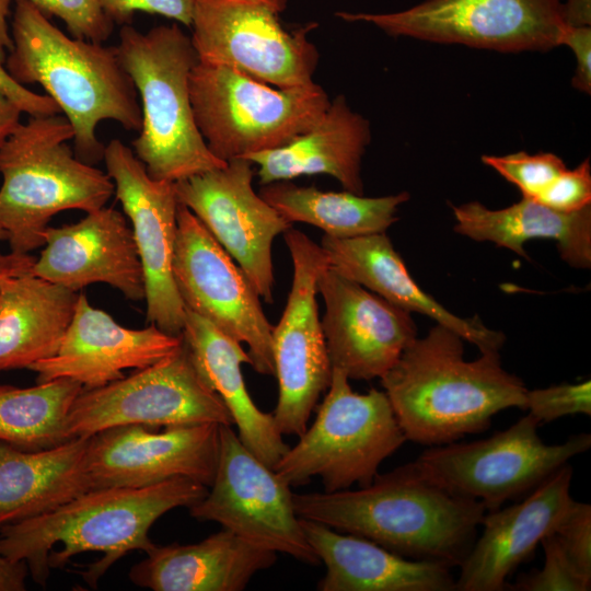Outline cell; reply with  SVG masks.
<instances>
[{
    "mask_svg": "<svg viewBox=\"0 0 591 591\" xmlns=\"http://www.w3.org/2000/svg\"><path fill=\"white\" fill-rule=\"evenodd\" d=\"M463 341L437 324L381 378L407 440L442 445L486 430L501 410H525L528 389L502 367L499 351L467 361Z\"/></svg>",
    "mask_w": 591,
    "mask_h": 591,
    "instance_id": "1",
    "label": "cell"
},
{
    "mask_svg": "<svg viewBox=\"0 0 591 591\" xmlns=\"http://www.w3.org/2000/svg\"><path fill=\"white\" fill-rule=\"evenodd\" d=\"M208 487L185 477L155 485L92 488L53 511L0 528V553L25 561L32 579L46 586L50 569H60L73 556L102 552L100 561L82 573L96 587L117 560L132 551L149 553L157 544L149 530L164 513L189 508Z\"/></svg>",
    "mask_w": 591,
    "mask_h": 591,
    "instance_id": "2",
    "label": "cell"
},
{
    "mask_svg": "<svg viewBox=\"0 0 591 591\" xmlns=\"http://www.w3.org/2000/svg\"><path fill=\"white\" fill-rule=\"evenodd\" d=\"M300 519L370 540L403 557L460 566L486 513L477 500L419 476L409 463L357 490L293 494Z\"/></svg>",
    "mask_w": 591,
    "mask_h": 591,
    "instance_id": "3",
    "label": "cell"
},
{
    "mask_svg": "<svg viewBox=\"0 0 591 591\" xmlns=\"http://www.w3.org/2000/svg\"><path fill=\"white\" fill-rule=\"evenodd\" d=\"M11 37L5 69L24 85H42L56 102L72 126L78 159L90 164L103 159L105 147L96 136L103 120L140 130L138 93L115 46L67 36L31 0H14Z\"/></svg>",
    "mask_w": 591,
    "mask_h": 591,
    "instance_id": "4",
    "label": "cell"
},
{
    "mask_svg": "<svg viewBox=\"0 0 591 591\" xmlns=\"http://www.w3.org/2000/svg\"><path fill=\"white\" fill-rule=\"evenodd\" d=\"M115 48L140 99L141 128L131 144L149 176L176 183L225 166L195 121L189 76L198 58L190 37L175 23L147 33L128 24Z\"/></svg>",
    "mask_w": 591,
    "mask_h": 591,
    "instance_id": "5",
    "label": "cell"
},
{
    "mask_svg": "<svg viewBox=\"0 0 591 591\" xmlns=\"http://www.w3.org/2000/svg\"><path fill=\"white\" fill-rule=\"evenodd\" d=\"M69 120L31 117L0 148V227L11 252L28 254L45 244L50 219L63 210L85 213L105 207L115 186L107 173L77 158L67 143Z\"/></svg>",
    "mask_w": 591,
    "mask_h": 591,
    "instance_id": "6",
    "label": "cell"
},
{
    "mask_svg": "<svg viewBox=\"0 0 591 591\" xmlns=\"http://www.w3.org/2000/svg\"><path fill=\"white\" fill-rule=\"evenodd\" d=\"M189 95L198 130L224 162L288 144L316 125L331 103L314 82L273 89L234 68L199 61Z\"/></svg>",
    "mask_w": 591,
    "mask_h": 591,
    "instance_id": "7",
    "label": "cell"
},
{
    "mask_svg": "<svg viewBox=\"0 0 591 591\" xmlns=\"http://www.w3.org/2000/svg\"><path fill=\"white\" fill-rule=\"evenodd\" d=\"M407 441L384 391H352L332 369L327 393L312 426L289 447L274 471L290 487L320 477L324 491L369 485L381 463Z\"/></svg>",
    "mask_w": 591,
    "mask_h": 591,
    "instance_id": "8",
    "label": "cell"
},
{
    "mask_svg": "<svg viewBox=\"0 0 591 591\" xmlns=\"http://www.w3.org/2000/svg\"><path fill=\"white\" fill-rule=\"evenodd\" d=\"M529 414L487 439L428 447L409 463L426 480L493 511L529 494L570 459L591 447L590 433L547 444Z\"/></svg>",
    "mask_w": 591,
    "mask_h": 591,
    "instance_id": "9",
    "label": "cell"
},
{
    "mask_svg": "<svg viewBox=\"0 0 591 591\" xmlns=\"http://www.w3.org/2000/svg\"><path fill=\"white\" fill-rule=\"evenodd\" d=\"M287 0H196L190 40L199 62L234 68L279 89L313 83L318 51L311 22L289 31Z\"/></svg>",
    "mask_w": 591,
    "mask_h": 591,
    "instance_id": "10",
    "label": "cell"
},
{
    "mask_svg": "<svg viewBox=\"0 0 591 591\" xmlns=\"http://www.w3.org/2000/svg\"><path fill=\"white\" fill-rule=\"evenodd\" d=\"M206 422L232 426L233 419L182 341L154 364L103 386L82 389L69 409L65 432L72 439L125 425L157 429Z\"/></svg>",
    "mask_w": 591,
    "mask_h": 591,
    "instance_id": "11",
    "label": "cell"
},
{
    "mask_svg": "<svg viewBox=\"0 0 591 591\" xmlns=\"http://www.w3.org/2000/svg\"><path fill=\"white\" fill-rule=\"evenodd\" d=\"M384 33L503 53L549 50L566 25L561 0H426L392 13L337 12Z\"/></svg>",
    "mask_w": 591,
    "mask_h": 591,
    "instance_id": "12",
    "label": "cell"
},
{
    "mask_svg": "<svg viewBox=\"0 0 591 591\" xmlns=\"http://www.w3.org/2000/svg\"><path fill=\"white\" fill-rule=\"evenodd\" d=\"M206 496L189 507L199 521H215L246 542L320 564L293 506V493L276 472L240 440L232 426L219 427L216 475Z\"/></svg>",
    "mask_w": 591,
    "mask_h": 591,
    "instance_id": "13",
    "label": "cell"
},
{
    "mask_svg": "<svg viewBox=\"0 0 591 591\" xmlns=\"http://www.w3.org/2000/svg\"><path fill=\"white\" fill-rule=\"evenodd\" d=\"M293 275L282 315L273 327V358L278 401L273 413L281 434H302L321 394L332 378L316 296L317 282L328 267L320 244L300 230L283 233Z\"/></svg>",
    "mask_w": 591,
    "mask_h": 591,
    "instance_id": "14",
    "label": "cell"
},
{
    "mask_svg": "<svg viewBox=\"0 0 591 591\" xmlns=\"http://www.w3.org/2000/svg\"><path fill=\"white\" fill-rule=\"evenodd\" d=\"M172 270L185 309L246 344L253 369L275 376L274 326L259 296L233 258L182 204L177 208Z\"/></svg>",
    "mask_w": 591,
    "mask_h": 591,
    "instance_id": "15",
    "label": "cell"
},
{
    "mask_svg": "<svg viewBox=\"0 0 591 591\" xmlns=\"http://www.w3.org/2000/svg\"><path fill=\"white\" fill-rule=\"evenodd\" d=\"M253 163L244 158L174 183L187 207L236 262L259 298L273 302L271 246L291 224L253 188Z\"/></svg>",
    "mask_w": 591,
    "mask_h": 591,
    "instance_id": "16",
    "label": "cell"
},
{
    "mask_svg": "<svg viewBox=\"0 0 591 591\" xmlns=\"http://www.w3.org/2000/svg\"><path fill=\"white\" fill-rule=\"evenodd\" d=\"M103 160L131 223L143 271L147 322L181 336L185 306L172 270L179 204L175 185L151 178L132 149L119 139L105 146Z\"/></svg>",
    "mask_w": 591,
    "mask_h": 591,
    "instance_id": "17",
    "label": "cell"
},
{
    "mask_svg": "<svg viewBox=\"0 0 591 591\" xmlns=\"http://www.w3.org/2000/svg\"><path fill=\"white\" fill-rule=\"evenodd\" d=\"M213 422L167 427L162 432L125 425L89 437L85 468L92 488L155 485L185 477L209 487L219 454Z\"/></svg>",
    "mask_w": 591,
    "mask_h": 591,
    "instance_id": "18",
    "label": "cell"
},
{
    "mask_svg": "<svg viewBox=\"0 0 591 591\" xmlns=\"http://www.w3.org/2000/svg\"><path fill=\"white\" fill-rule=\"evenodd\" d=\"M317 291L325 304L321 322L332 369L349 380L381 379L417 338L410 312L329 267Z\"/></svg>",
    "mask_w": 591,
    "mask_h": 591,
    "instance_id": "19",
    "label": "cell"
},
{
    "mask_svg": "<svg viewBox=\"0 0 591 591\" xmlns=\"http://www.w3.org/2000/svg\"><path fill=\"white\" fill-rule=\"evenodd\" d=\"M182 336L153 324L140 329L118 324L108 313L79 293L71 323L57 352L32 364L36 383L69 379L94 389L121 379L127 369H143L171 356Z\"/></svg>",
    "mask_w": 591,
    "mask_h": 591,
    "instance_id": "20",
    "label": "cell"
},
{
    "mask_svg": "<svg viewBox=\"0 0 591 591\" xmlns=\"http://www.w3.org/2000/svg\"><path fill=\"white\" fill-rule=\"evenodd\" d=\"M45 248L31 274L73 291L106 283L127 299H144V279L131 228L121 212L103 207L80 221L48 227Z\"/></svg>",
    "mask_w": 591,
    "mask_h": 591,
    "instance_id": "21",
    "label": "cell"
},
{
    "mask_svg": "<svg viewBox=\"0 0 591 591\" xmlns=\"http://www.w3.org/2000/svg\"><path fill=\"white\" fill-rule=\"evenodd\" d=\"M572 467L563 465L522 500L485 513L483 533L461 563L460 591H501L509 575L555 529L571 501Z\"/></svg>",
    "mask_w": 591,
    "mask_h": 591,
    "instance_id": "22",
    "label": "cell"
},
{
    "mask_svg": "<svg viewBox=\"0 0 591 591\" xmlns=\"http://www.w3.org/2000/svg\"><path fill=\"white\" fill-rule=\"evenodd\" d=\"M320 245L328 267L337 274L396 306L434 320L474 344L480 352L501 349L506 340L503 333L488 328L477 316L455 315L416 283L385 232L351 239L323 235Z\"/></svg>",
    "mask_w": 591,
    "mask_h": 591,
    "instance_id": "23",
    "label": "cell"
},
{
    "mask_svg": "<svg viewBox=\"0 0 591 591\" xmlns=\"http://www.w3.org/2000/svg\"><path fill=\"white\" fill-rule=\"evenodd\" d=\"M304 535L326 568L320 591H451V567L397 555L361 536L301 519Z\"/></svg>",
    "mask_w": 591,
    "mask_h": 591,
    "instance_id": "24",
    "label": "cell"
},
{
    "mask_svg": "<svg viewBox=\"0 0 591 591\" xmlns=\"http://www.w3.org/2000/svg\"><path fill=\"white\" fill-rule=\"evenodd\" d=\"M276 559L277 553L222 529L195 544L155 545L128 576L153 591H242Z\"/></svg>",
    "mask_w": 591,
    "mask_h": 591,
    "instance_id": "25",
    "label": "cell"
},
{
    "mask_svg": "<svg viewBox=\"0 0 591 591\" xmlns=\"http://www.w3.org/2000/svg\"><path fill=\"white\" fill-rule=\"evenodd\" d=\"M370 139L369 121L338 95L311 129L283 147L244 159L258 166L256 174L262 185L301 175L327 174L345 190L363 195L361 159Z\"/></svg>",
    "mask_w": 591,
    "mask_h": 591,
    "instance_id": "26",
    "label": "cell"
},
{
    "mask_svg": "<svg viewBox=\"0 0 591 591\" xmlns=\"http://www.w3.org/2000/svg\"><path fill=\"white\" fill-rule=\"evenodd\" d=\"M181 336L196 369L227 406L240 440L274 470L289 445L273 413L260 410L246 389L242 364H251L248 352L241 343L186 309Z\"/></svg>",
    "mask_w": 591,
    "mask_h": 591,
    "instance_id": "27",
    "label": "cell"
},
{
    "mask_svg": "<svg viewBox=\"0 0 591 591\" xmlns=\"http://www.w3.org/2000/svg\"><path fill=\"white\" fill-rule=\"evenodd\" d=\"M89 437L24 451L0 442V528L55 510L92 489Z\"/></svg>",
    "mask_w": 591,
    "mask_h": 591,
    "instance_id": "28",
    "label": "cell"
},
{
    "mask_svg": "<svg viewBox=\"0 0 591 591\" xmlns=\"http://www.w3.org/2000/svg\"><path fill=\"white\" fill-rule=\"evenodd\" d=\"M79 292L31 273L0 287V373L53 357L74 314Z\"/></svg>",
    "mask_w": 591,
    "mask_h": 591,
    "instance_id": "29",
    "label": "cell"
},
{
    "mask_svg": "<svg viewBox=\"0 0 591 591\" xmlns=\"http://www.w3.org/2000/svg\"><path fill=\"white\" fill-rule=\"evenodd\" d=\"M454 231L477 242H491L519 256H529L524 244L549 239L564 262L573 268L591 267V206L560 212L533 199H522L502 209H489L478 201L452 206Z\"/></svg>",
    "mask_w": 591,
    "mask_h": 591,
    "instance_id": "30",
    "label": "cell"
},
{
    "mask_svg": "<svg viewBox=\"0 0 591 591\" xmlns=\"http://www.w3.org/2000/svg\"><path fill=\"white\" fill-rule=\"evenodd\" d=\"M259 195L290 223L314 225L334 239L384 233L397 220L399 205L409 199L406 192L364 197L347 190L298 186L290 181L263 185Z\"/></svg>",
    "mask_w": 591,
    "mask_h": 591,
    "instance_id": "31",
    "label": "cell"
},
{
    "mask_svg": "<svg viewBox=\"0 0 591 591\" xmlns=\"http://www.w3.org/2000/svg\"><path fill=\"white\" fill-rule=\"evenodd\" d=\"M82 389L69 379L31 387L0 384V442L37 451L67 441V416Z\"/></svg>",
    "mask_w": 591,
    "mask_h": 591,
    "instance_id": "32",
    "label": "cell"
},
{
    "mask_svg": "<svg viewBox=\"0 0 591 591\" xmlns=\"http://www.w3.org/2000/svg\"><path fill=\"white\" fill-rule=\"evenodd\" d=\"M482 162L515 185L522 197L535 200L567 167L554 153L529 154L524 151L501 157L482 155Z\"/></svg>",
    "mask_w": 591,
    "mask_h": 591,
    "instance_id": "33",
    "label": "cell"
},
{
    "mask_svg": "<svg viewBox=\"0 0 591 591\" xmlns=\"http://www.w3.org/2000/svg\"><path fill=\"white\" fill-rule=\"evenodd\" d=\"M545 554L543 568L524 575L509 586L518 591H589L591 578L581 573L551 531L541 543Z\"/></svg>",
    "mask_w": 591,
    "mask_h": 591,
    "instance_id": "34",
    "label": "cell"
},
{
    "mask_svg": "<svg viewBox=\"0 0 591 591\" xmlns=\"http://www.w3.org/2000/svg\"><path fill=\"white\" fill-rule=\"evenodd\" d=\"M47 18H59L72 37L103 44L112 35L114 23L99 0H31Z\"/></svg>",
    "mask_w": 591,
    "mask_h": 591,
    "instance_id": "35",
    "label": "cell"
},
{
    "mask_svg": "<svg viewBox=\"0 0 591 591\" xmlns=\"http://www.w3.org/2000/svg\"><path fill=\"white\" fill-rule=\"evenodd\" d=\"M525 410L538 425L567 415H591V382L561 383L528 390Z\"/></svg>",
    "mask_w": 591,
    "mask_h": 591,
    "instance_id": "36",
    "label": "cell"
},
{
    "mask_svg": "<svg viewBox=\"0 0 591 591\" xmlns=\"http://www.w3.org/2000/svg\"><path fill=\"white\" fill-rule=\"evenodd\" d=\"M552 532L578 570L591 578V506L572 500Z\"/></svg>",
    "mask_w": 591,
    "mask_h": 591,
    "instance_id": "37",
    "label": "cell"
},
{
    "mask_svg": "<svg viewBox=\"0 0 591 591\" xmlns=\"http://www.w3.org/2000/svg\"><path fill=\"white\" fill-rule=\"evenodd\" d=\"M535 201L560 212H575L591 206L589 159L573 170L561 172Z\"/></svg>",
    "mask_w": 591,
    "mask_h": 591,
    "instance_id": "38",
    "label": "cell"
},
{
    "mask_svg": "<svg viewBox=\"0 0 591 591\" xmlns=\"http://www.w3.org/2000/svg\"><path fill=\"white\" fill-rule=\"evenodd\" d=\"M196 0H99L106 16L119 25L131 23L135 13L158 14L190 27Z\"/></svg>",
    "mask_w": 591,
    "mask_h": 591,
    "instance_id": "39",
    "label": "cell"
},
{
    "mask_svg": "<svg viewBox=\"0 0 591 591\" xmlns=\"http://www.w3.org/2000/svg\"><path fill=\"white\" fill-rule=\"evenodd\" d=\"M0 95L16 107L21 113L31 117L51 116L60 114L56 102L47 94H37L26 89L14 79L0 62Z\"/></svg>",
    "mask_w": 591,
    "mask_h": 591,
    "instance_id": "40",
    "label": "cell"
},
{
    "mask_svg": "<svg viewBox=\"0 0 591 591\" xmlns=\"http://www.w3.org/2000/svg\"><path fill=\"white\" fill-rule=\"evenodd\" d=\"M568 46L576 58V70L571 80L580 92L591 93V26L565 25L559 38V46Z\"/></svg>",
    "mask_w": 591,
    "mask_h": 591,
    "instance_id": "41",
    "label": "cell"
},
{
    "mask_svg": "<svg viewBox=\"0 0 591 591\" xmlns=\"http://www.w3.org/2000/svg\"><path fill=\"white\" fill-rule=\"evenodd\" d=\"M28 568L25 561H13L0 553V591H24Z\"/></svg>",
    "mask_w": 591,
    "mask_h": 591,
    "instance_id": "42",
    "label": "cell"
},
{
    "mask_svg": "<svg viewBox=\"0 0 591 591\" xmlns=\"http://www.w3.org/2000/svg\"><path fill=\"white\" fill-rule=\"evenodd\" d=\"M35 259L30 253L10 252L3 254L0 252V287L8 277L31 273Z\"/></svg>",
    "mask_w": 591,
    "mask_h": 591,
    "instance_id": "43",
    "label": "cell"
},
{
    "mask_svg": "<svg viewBox=\"0 0 591 591\" xmlns=\"http://www.w3.org/2000/svg\"><path fill=\"white\" fill-rule=\"evenodd\" d=\"M567 25H591V0H561Z\"/></svg>",
    "mask_w": 591,
    "mask_h": 591,
    "instance_id": "44",
    "label": "cell"
},
{
    "mask_svg": "<svg viewBox=\"0 0 591 591\" xmlns=\"http://www.w3.org/2000/svg\"><path fill=\"white\" fill-rule=\"evenodd\" d=\"M21 112L0 95V148L21 124Z\"/></svg>",
    "mask_w": 591,
    "mask_h": 591,
    "instance_id": "45",
    "label": "cell"
},
{
    "mask_svg": "<svg viewBox=\"0 0 591 591\" xmlns=\"http://www.w3.org/2000/svg\"><path fill=\"white\" fill-rule=\"evenodd\" d=\"M12 2L14 0H0V62L3 63L13 46L11 30L8 24Z\"/></svg>",
    "mask_w": 591,
    "mask_h": 591,
    "instance_id": "46",
    "label": "cell"
},
{
    "mask_svg": "<svg viewBox=\"0 0 591 591\" xmlns=\"http://www.w3.org/2000/svg\"><path fill=\"white\" fill-rule=\"evenodd\" d=\"M7 241V233L5 231L0 227V242Z\"/></svg>",
    "mask_w": 591,
    "mask_h": 591,
    "instance_id": "47",
    "label": "cell"
}]
</instances>
